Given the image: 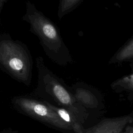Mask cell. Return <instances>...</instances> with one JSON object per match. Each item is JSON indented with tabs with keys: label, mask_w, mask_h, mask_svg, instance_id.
<instances>
[{
	"label": "cell",
	"mask_w": 133,
	"mask_h": 133,
	"mask_svg": "<svg viewBox=\"0 0 133 133\" xmlns=\"http://www.w3.org/2000/svg\"><path fill=\"white\" fill-rule=\"evenodd\" d=\"M14 102L22 111L30 116L60 129L72 130V128L69 125L63 121L44 102L23 97H16Z\"/></svg>",
	"instance_id": "277c9868"
},
{
	"label": "cell",
	"mask_w": 133,
	"mask_h": 133,
	"mask_svg": "<svg viewBox=\"0 0 133 133\" xmlns=\"http://www.w3.org/2000/svg\"><path fill=\"white\" fill-rule=\"evenodd\" d=\"M0 63L14 77L23 83L30 81L31 63L25 50L8 40L0 41Z\"/></svg>",
	"instance_id": "7a4b0ae2"
},
{
	"label": "cell",
	"mask_w": 133,
	"mask_h": 133,
	"mask_svg": "<svg viewBox=\"0 0 133 133\" xmlns=\"http://www.w3.org/2000/svg\"><path fill=\"white\" fill-rule=\"evenodd\" d=\"M73 95L76 101L84 108L94 109L98 105V101L96 96L87 89L76 88Z\"/></svg>",
	"instance_id": "52a82bcc"
},
{
	"label": "cell",
	"mask_w": 133,
	"mask_h": 133,
	"mask_svg": "<svg viewBox=\"0 0 133 133\" xmlns=\"http://www.w3.org/2000/svg\"><path fill=\"white\" fill-rule=\"evenodd\" d=\"M83 0H60L58 16L60 19L74 10Z\"/></svg>",
	"instance_id": "9c48e42d"
},
{
	"label": "cell",
	"mask_w": 133,
	"mask_h": 133,
	"mask_svg": "<svg viewBox=\"0 0 133 133\" xmlns=\"http://www.w3.org/2000/svg\"><path fill=\"white\" fill-rule=\"evenodd\" d=\"M133 59V36L114 55L111 62H122Z\"/></svg>",
	"instance_id": "ba28073f"
},
{
	"label": "cell",
	"mask_w": 133,
	"mask_h": 133,
	"mask_svg": "<svg viewBox=\"0 0 133 133\" xmlns=\"http://www.w3.org/2000/svg\"><path fill=\"white\" fill-rule=\"evenodd\" d=\"M132 122L133 117L129 115L105 118L91 127L83 128V133H121Z\"/></svg>",
	"instance_id": "5b68a950"
},
{
	"label": "cell",
	"mask_w": 133,
	"mask_h": 133,
	"mask_svg": "<svg viewBox=\"0 0 133 133\" xmlns=\"http://www.w3.org/2000/svg\"><path fill=\"white\" fill-rule=\"evenodd\" d=\"M37 64L38 69L43 73L42 79L47 92L63 108L72 113L79 121L83 124L88 116V113L85 108L81 105L76 101L74 95L45 69L43 59L41 57L37 59Z\"/></svg>",
	"instance_id": "3957f363"
},
{
	"label": "cell",
	"mask_w": 133,
	"mask_h": 133,
	"mask_svg": "<svg viewBox=\"0 0 133 133\" xmlns=\"http://www.w3.org/2000/svg\"><path fill=\"white\" fill-rule=\"evenodd\" d=\"M44 102L54 110L63 121L69 125L75 133H83L84 128L82 124L72 113L63 107H56L47 101Z\"/></svg>",
	"instance_id": "8992f818"
},
{
	"label": "cell",
	"mask_w": 133,
	"mask_h": 133,
	"mask_svg": "<svg viewBox=\"0 0 133 133\" xmlns=\"http://www.w3.org/2000/svg\"><path fill=\"white\" fill-rule=\"evenodd\" d=\"M6 0H0V7H1V6L2 5V4H3V3H4V2Z\"/></svg>",
	"instance_id": "7c38bea8"
},
{
	"label": "cell",
	"mask_w": 133,
	"mask_h": 133,
	"mask_svg": "<svg viewBox=\"0 0 133 133\" xmlns=\"http://www.w3.org/2000/svg\"><path fill=\"white\" fill-rule=\"evenodd\" d=\"M25 18L44 47L51 55L59 57H70L68 49L57 26L30 3L27 4Z\"/></svg>",
	"instance_id": "6da1fadb"
},
{
	"label": "cell",
	"mask_w": 133,
	"mask_h": 133,
	"mask_svg": "<svg viewBox=\"0 0 133 133\" xmlns=\"http://www.w3.org/2000/svg\"><path fill=\"white\" fill-rule=\"evenodd\" d=\"M121 133H133V126L127 125Z\"/></svg>",
	"instance_id": "8fae6325"
},
{
	"label": "cell",
	"mask_w": 133,
	"mask_h": 133,
	"mask_svg": "<svg viewBox=\"0 0 133 133\" xmlns=\"http://www.w3.org/2000/svg\"><path fill=\"white\" fill-rule=\"evenodd\" d=\"M112 86L114 88L122 90H133V72L132 74L114 82Z\"/></svg>",
	"instance_id": "30bf717a"
}]
</instances>
